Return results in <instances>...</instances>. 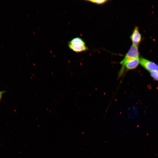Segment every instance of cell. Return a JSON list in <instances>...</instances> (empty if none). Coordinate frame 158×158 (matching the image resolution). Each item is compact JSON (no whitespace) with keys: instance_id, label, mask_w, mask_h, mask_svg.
I'll list each match as a JSON object with an SVG mask.
<instances>
[{"instance_id":"6da1fadb","label":"cell","mask_w":158,"mask_h":158,"mask_svg":"<svg viewBox=\"0 0 158 158\" xmlns=\"http://www.w3.org/2000/svg\"><path fill=\"white\" fill-rule=\"evenodd\" d=\"M69 48L76 53H80L87 51L88 48L84 40L81 38L76 37L68 42Z\"/></svg>"},{"instance_id":"7a4b0ae2","label":"cell","mask_w":158,"mask_h":158,"mask_svg":"<svg viewBox=\"0 0 158 158\" xmlns=\"http://www.w3.org/2000/svg\"><path fill=\"white\" fill-rule=\"evenodd\" d=\"M139 53L138 46L132 44L128 50L123 59L119 63L122 65L119 73L123 74L125 71L124 66L126 63L132 59L139 57Z\"/></svg>"},{"instance_id":"3957f363","label":"cell","mask_w":158,"mask_h":158,"mask_svg":"<svg viewBox=\"0 0 158 158\" xmlns=\"http://www.w3.org/2000/svg\"><path fill=\"white\" fill-rule=\"evenodd\" d=\"M140 63L143 68L149 72L158 71V65L154 62L144 58H140Z\"/></svg>"},{"instance_id":"277c9868","label":"cell","mask_w":158,"mask_h":158,"mask_svg":"<svg viewBox=\"0 0 158 158\" xmlns=\"http://www.w3.org/2000/svg\"><path fill=\"white\" fill-rule=\"evenodd\" d=\"M130 38L133 45L138 46L141 41V35L137 26L134 28Z\"/></svg>"},{"instance_id":"5b68a950","label":"cell","mask_w":158,"mask_h":158,"mask_svg":"<svg viewBox=\"0 0 158 158\" xmlns=\"http://www.w3.org/2000/svg\"><path fill=\"white\" fill-rule=\"evenodd\" d=\"M140 58L139 57L130 60L127 62L124 66V70L127 71L136 68L140 64Z\"/></svg>"},{"instance_id":"8992f818","label":"cell","mask_w":158,"mask_h":158,"mask_svg":"<svg viewBox=\"0 0 158 158\" xmlns=\"http://www.w3.org/2000/svg\"><path fill=\"white\" fill-rule=\"evenodd\" d=\"M87 1L95 3L98 5L103 4L108 1L107 0H86Z\"/></svg>"},{"instance_id":"52a82bcc","label":"cell","mask_w":158,"mask_h":158,"mask_svg":"<svg viewBox=\"0 0 158 158\" xmlns=\"http://www.w3.org/2000/svg\"><path fill=\"white\" fill-rule=\"evenodd\" d=\"M151 76L155 80L158 81V71H151L150 72Z\"/></svg>"},{"instance_id":"ba28073f","label":"cell","mask_w":158,"mask_h":158,"mask_svg":"<svg viewBox=\"0 0 158 158\" xmlns=\"http://www.w3.org/2000/svg\"><path fill=\"white\" fill-rule=\"evenodd\" d=\"M5 91H0V102L1 99L3 95V94L6 92Z\"/></svg>"}]
</instances>
